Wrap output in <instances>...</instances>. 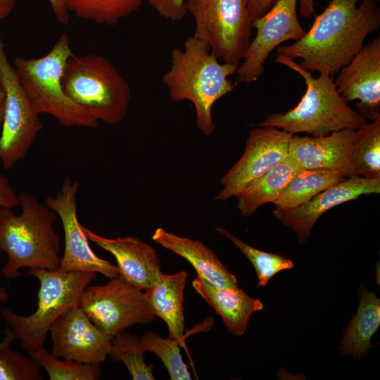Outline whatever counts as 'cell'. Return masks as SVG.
Listing matches in <instances>:
<instances>
[{
    "label": "cell",
    "mask_w": 380,
    "mask_h": 380,
    "mask_svg": "<svg viewBox=\"0 0 380 380\" xmlns=\"http://www.w3.org/2000/svg\"><path fill=\"white\" fill-rule=\"evenodd\" d=\"M377 0H331L311 28L277 53L300 58L301 68L333 76L362 49L367 36L380 27Z\"/></svg>",
    "instance_id": "obj_1"
},
{
    "label": "cell",
    "mask_w": 380,
    "mask_h": 380,
    "mask_svg": "<svg viewBox=\"0 0 380 380\" xmlns=\"http://www.w3.org/2000/svg\"><path fill=\"white\" fill-rule=\"evenodd\" d=\"M218 60L208 44L191 35L183 49H172L170 67L162 77L172 101L187 100L193 104L196 127L205 136L215 130L214 103L237 85L229 77L236 73L239 65Z\"/></svg>",
    "instance_id": "obj_2"
},
{
    "label": "cell",
    "mask_w": 380,
    "mask_h": 380,
    "mask_svg": "<svg viewBox=\"0 0 380 380\" xmlns=\"http://www.w3.org/2000/svg\"><path fill=\"white\" fill-rule=\"evenodd\" d=\"M18 199L20 215L0 207V251L7 256L1 274L14 279L23 267L58 270L61 243L53 228L56 213L28 192L20 194Z\"/></svg>",
    "instance_id": "obj_3"
},
{
    "label": "cell",
    "mask_w": 380,
    "mask_h": 380,
    "mask_svg": "<svg viewBox=\"0 0 380 380\" xmlns=\"http://www.w3.org/2000/svg\"><path fill=\"white\" fill-rule=\"evenodd\" d=\"M274 61L299 74L306 91L293 108L271 113L258 126L274 127L292 135L303 132L319 137L346 129L356 130L366 122L338 92L332 76L320 73L314 77L294 59L283 55L277 54Z\"/></svg>",
    "instance_id": "obj_4"
},
{
    "label": "cell",
    "mask_w": 380,
    "mask_h": 380,
    "mask_svg": "<svg viewBox=\"0 0 380 380\" xmlns=\"http://www.w3.org/2000/svg\"><path fill=\"white\" fill-rule=\"evenodd\" d=\"M65 94L98 122L115 125L125 118L131 88L113 63L102 55L74 53L61 80Z\"/></svg>",
    "instance_id": "obj_5"
},
{
    "label": "cell",
    "mask_w": 380,
    "mask_h": 380,
    "mask_svg": "<svg viewBox=\"0 0 380 380\" xmlns=\"http://www.w3.org/2000/svg\"><path fill=\"white\" fill-rule=\"evenodd\" d=\"M73 54L68 33L61 34L51 49L37 58L18 57L14 68L35 110L48 114L65 127L95 128L98 121L65 94L62 76Z\"/></svg>",
    "instance_id": "obj_6"
},
{
    "label": "cell",
    "mask_w": 380,
    "mask_h": 380,
    "mask_svg": "<svg viewBox=\"0 0 380 380\" xmlns=\"http://www.w3.org/2000/svg\"><path fill=\"white\" fill-rule=\"evenodd\" d=\"M29 274L40 284L37 307L29 315H18L7 308L1 314L21 348L30 353L44 346L53 322L68 310L78 306L83 291L96 278V273L81 271L30 269Z\"/></svg>",
    "instance_id": "obj_7"
},
{
    "label": "cell",
    "mask_w": 380,
    "mask_h": 380,
    "mask_svg": "<svg viewBox=\"0 0 380 380\" xmlns=\"http://www.w3.org/2000/svg\"><path fill=\"white\" fill-rule=\"evenodd\" d=\"M186 5L195 22L193 35L218 59L239 65L251 36L246 0H186Z\"/></svg>",
    "instance_id": "obj_8"
},
{
    "label": "cell",
    "mask_w": 380,
    "mask_h": 380,
    "mask_svg": "<svg viewBox=\"0 0 380 380\" xmlns=\"http://www.w3.org/2000/svg\"><path fill=\"white\" fill-rule=\"evenodd\" d=\"M0 89L4 94V112L0 134V160L4 170L24 158L42 129L35 110L6 56L0 38Z\"/></svg>",
    "instance_id": "obj_9"
},
{
    "label": "cell",
    "mask_w": 380,
    "mask_h": 380,
    "mask_svg": "<svg viewBox=\"0 0 380 380\" xmlns=\"http://www.w3.org/2000/svg\"><path fill=\"white\" fill-rule=\"evenodd\" d=\"M78 306L111 338L132 325L151 322L156 317L143 290L120 276L103 285L87 286Z\"/></svg>",
    "instance_id": "obj_10"
},
{
    "label": "cell",
    "mask_w": 380,
    "mask_h": 380,
    "mask_svg": "<svg viewBox=\"0 0 380 380\" xmlns=\"http://www.w3.org/2000/svg\"><path fill=\"white\" fill-rule=\"evenodd\" d=\"M298 0H277L264 15L251 22L256 30L237 69L238 81L251 84L264 72L270 53L281 43L298 40L305 31L297 15Z\"/></svg>",
    "instance_id": "obj_11"
},
{
    "label": "cell",
    "mask_w": 380,
    "mask_h": 380,
    "mask_svg": "<svg viewBox=\"0 0 380 380\" xmlns=\"http://www.w3.org/2000/svg\"><path fill=\"white\" fill-rule=\"evenodd\" d=\"M291 137L270 126L251 129L242 156L222 177V188L215 198L227 201L235 197L250 183L281 162L288 155Z\"/></svg>",
    "instance_id": "obj_12"
},
{
    "label": "cell",
    "mask_w": 380,
    "mask_h": 380,
    "mask_svg": "<svg viewBox=\"0 0 380 380\" xmlns=\"http://www.w3.org/2000/svg\"><path fill=\"white\" fill-rule=\"evenodd\" d=\"M79 183L64 179L54 197H48L45 203L59 217L64 233L65 248L58 270L100 273L108 278L119 276L117 265L99 257L91 249L89 239L77 217V194Z\"/></svg>",
    "instance_id": "obj_13"
},
{
    "label": "cell",
    "mask_w": 380,
    "mask_h": 380,
    "mask_svg": "<svg viewBox=\"0 0 380 380\" xmlns=\"http://www.w3.org/2000/svg\"><path fill=\"white\" fill-rule=\"evenodd\" d=\"M49 331L51 353L63 359L99 365L111 352L112 338L99 329L79 306L61 315Z\"/></svg>",
    "instance_id": "obj_14"
},
{
    "label": "cell",
    "mask_w": 380,
    "mask_h": 380,
    "mask_svg": "<svg viewBox=\"0 0 380 380\" xmlns=\"http://www.w3.org/2000/svg\"><path fill=\"white\" fill-rule=\"evenodd\" d=\"M380 178L353 175L319 192L306 203L293 208L274 207L273 214L305 243L317 220L329 210L355 200L362 195L379 194Z\"/></svg>",
    "instance_id": "obj_15"
},
{
    "label": "cell",
    "mask_w": 380,
    "mask_h": 380,
    "mask_svg": "<svg viewBox=\"0 0 380 380\" xmlns=\"http://www.w3.org/2000/svg\"><path fill=\"white\" fill-rule=\"evenodd\" d=\"M334 81L346 101L358 100L357 112L365 119L380 118V37L374 38L339 70Z\"/></svg>",
    "instance_id": "obj_16"
},
{
    "label": "cell",
    "mask_w": 380,
    "mask_h": 380,
    "mask_svg": "<svg viewBox=\"0 0 380 380\" xmlns=\"http://www.w3.org/2000/svg\"><path fill=\"white\" fill-rule=\"evenodd\" d=\"M355 133L354 129H346L319 137L293 134L288 156L302 169L328 170L353 176Z\"/></svg>",
    "instance_id": "obj_17"
},
{
    "label": "cell",
    "mask_w": 380,
    "mask_h": 380,
    "mask_svg": "<svg viewBox=\"0 0 380 380\" xmlns=\"http://www.w3.org/2000/svg\"><path fill=\"white\" fill-rule=\"evenodd\" d=\"M82 229L89 241L114 256L120 277L143 291L154 285L162 272L153 246L134 236L106 238Z\"/></svg>",
    "instance_id": "obj_18"
},
{
    "label": "cell",
    "mask_w": 380,
    "mask_h": 380,
    "mask_svg": "<svg viewBox=\"0 0 380 380\" xmlns=\"http://www.w3.org/2000/svg\"><path fill=\"white\" fill-rule=\"evenodd\" d=\"M152 239L157 244L186 259L197 275L218 287L238 288L236 277L203 243L157 228Z\"/></svg>",
    "instance_id": "obj_19"
},
{
    "label": "cell",
    "mask_w": 380,
    "mask_h": 380,
    "mask_svg": "<svg viewBox=\"0 0 380 380\" xmlns=\"http://www.w3.org/2000/svg\"><path fill=\"white\" fill-rule=\"evenodd\" d=\"M192 286L222 319L229 333L241 336L247 330L251 316L263 310V303L249 296L243 289L218 287L197 275Z\"/></svg>",
    "instance_id": "obj_20"
},
{
    "label": "cell",
    "mask_w": 380,
    "mask_h": 380,
    "mask_svg": "<svg viewBox=\"0 0 380 380\" xmlns=\"http://www.w3.org/2000/svg\"><path fill=\"white\" fill-rule=\"evenodd\" d=\"M186 279L185 271L173 274L161 272L154 285L144 292L155 316L167 324L169 336L180 343L184 332L183 292Z\"/></svg>",
    "instance_id": "obj_21"
},
{
    "label": "cell",
    "mask_w": 380,
    "mask_h": 380,
    "mask_svg": "<svg viewBox=\"0 0 380 380\" xmlns=\"http://www.w3.org/2000/svg\"><path fill=\"white\" fill-rule=\"evenodd\" d=\"M360 303L355 315L345 329L339 350L343 355L361 359L372 347L371 338L380 324V299L376 293L360 287Z\"/></svg>",
    "instance_id": "obj_22"
},
{
    "label": "cell",
    "mask_w": 380,
    "mask_h": 380,
    "mask_svg": "<svg viewBox=\"0 0 380 380\" xmlns=\"http://www.w3.org/2000/svg\"><path fill=\"white\" fill-rule=\"evenodd\" d=\"M302 168L288 155L278 165L246 186L235 197L236 208L251 216L262 205L272 203Z\"/></svg>",
    "instance_id": "obj_23"
},
{
    "label": "cell",
    "mask_w": 380,
    "mask_h": 380,
    "mask_svg": "<svg viewBox=\"0 0 380 380\" xmlns=\"http://www.w3.org/2000/svg\"><path fill=\"white\" fill-rule=\"evenodd\" d=\"M346 177L332 170L302 169L290 180L272 203L277 208H296Z\"/></svg>",
    "instance_id": "obj_24"
},
{
    "label": "cell",
    "mask_w": 380,
    "mask_h": 380,
    "mask_svg": "<svg viewBox=\"0 0 380 380\" xmlns=\"http://www.w3.org/2000/svg\"><path fill=\"white\" fill-rule=\"evenodd\" d=\"M352 159L353 175L380 178V118L355 130Z\"/></svg>",
    "instance_id": "obj_25"
},
{
    "label": "cell",
    "mask_w": 380,
    "mask_h": 380,
    "mask_svg": "<svg viewBox=\"0 0 380 380\" xmlns=\"http://www.w3.org/2000/svg\"><path fill=\"white\" fill-rule=\"evenodd\" d=\"M145 0H65L70 13L96 24L114 26L138 11Z\"/></svg>",
    "instance_id": "obj_26"
},
{
    "label": "cell",
    "mask_w": 380,
    "mask_h": 380,
    "mask_svg": "<svg viewBox=\"0 0 380 380\" xmlns=\"http://www.w3.org/2000/svg\"><path fill=\"white\" fill-rule=\"evenodd\" d=\"M28 354L39 367L46 370L51 380H96L101 376L99 365L61 360L49 353L44 346Z\"/></svg>",
    "instance_id": "obj_27"
},
{
    "label": "cell",
    "mask_w": 380,
    "mask_h": 380,
    "mask_svg": "<svg viewBox=\"0 0 380 380\" xmlns=\"http://www.w3.org/2000/svg\"><path fill=\"white\" fill-rule=\"evenodd\" d=\"M141 338L123 331L111 339L110 357L124 363L134 380H154L153 367L146 365Z\"/></svg>",
    "instance_id": "obj_28"
},
{
    "label": "cell",
    "mask_w": 380,
    "mask_h": 380,
    "mask_svg": "<svg viewBox=\"0 0 380 380\" xmlns=\"http://www.w3.org/2000/svg\"><path fill=\"white\" fill-rule=\"evenodd\" d=\"M216 231L234 243L251 262L258 277V286H265L278 272L293 267V262L280 255L257 249L238 239L222 227Z\"/></svg>",
    "instance_id": "obj_29"
},
{
    "label": "cell",
    "mask_w": 380,
    "mask_h": 380,
    "mask_svg": "<svg viewBox=\"0 0 380 380\" xmlns=\"http://www.w3.org/2000/svg\"><path fill=\"white\" fill-rule=\"evenodd\" d=\"M145 351L156 354L163 363L171 380H189L191 374L180 352L181 343L170 336L161 337L157 332L146 331L141 338Z\"/></svg>",
    "instance_id": "obj_30"
},
{
    "label": "cell",
    "mask_w": 380,
    "mask_h": 380,
    "mask_svg": "<svg viewBox=\"0 0 380 380\" xmlns=\"http://www.w3.org/2000/svg\"><path fill=\"white\" fill-rule=\"evenodd\" d=\"M39 366L30 357L11 350L0 349V380H42Z\"/></svg>",
    "instance_id": "obj_31"
},
{
    "label": "cell",
    "mask_w": 380,
    "mask_h": 380,
    "mask_svg": "<svg viewBox=\"0 0 380 380\" xmlns=\"http://www.w3.org/2000/svg\"><path fill=\"white\" fill-rule=\"evenodd\" d=\"M159 15L166 20L178 22L187 14L186 0H146Z\"/></svg>",
    "instance_id": "obj_32"
},
{
    "label": "cell",
    "mask_w": 380,
    "mask_h": 380,
    "mask_svg": "<svg viewBox=\"0 0 380 380\" xmlns=\"http://www.w3.org/2000/svg\"><path fill=\"white\" fill-rule=\"evenodd\" d=\"M19 205L18 195L10 185L8 178L0 174V207L12 208Z\"/></svg>",
    "instance_id": "obj_33"
},
{
    "label": "cell",
    "mask_w": 380,
    "mask_h": 380,
    "mask_svg": "<svg viewBox=\"0 0 380 380\" xmlns=\"http://www.w3.org/2000/svg\"><path fill=\"white\" fill-rule=\"evenodd\" d=\"M277 0H246L251 22L264 15Z\"/></svg>",
    "instance_id": "obj_34"
},
{
    "label": "cell",
    "mask_w": 380,
    "mask_h": 380,
    "mask_svg": "<svg viewBox=\"0 0 380 380\" xmlns=\"http://www.w3.org/2000/svg\"><path fill=\"white\" fill-rule=\"evenodd\" d=\"M48 1L57 21L63 25H68L70 22V13L66 6L65 0Z\"/></svg>",
    "instance_id": "obj_35"
},
{
    "label": "cell",
    "mask_w": 380,
    "mask_h": 380,
    "mask_svg": "<svg viewBox=\"0 0 380 380\" xmlns=\"http://www.w3.org/2000/svg\"><path fill=\"white\" fill-rule=\"evenodd\" d=\"M9 296L5 288L0 286V301L6 302L8 300ZM4 338L0 341V349L11 346V343L15 340V337L10 328L6 327L4 330Z\"/></svg>",
    "instance_id": "obj_36"
},
{
    "label": "cell",
    "mask_w": 380,
    "mask_h": 380,
    "mask_svg": "<svg viewBox=\"0 0 380 380\" xmlns=\"http://www.w3.org/2000/svg\"><path fill=\"white\" fill-rule=\"evenodd\" d=\"M16 0H0V21L8 18L15 6Z\"/></svg>",
    "instance_id": "obj_37"
},
{
    "label": "cell",
    "mask_w": 380,
    "mask_h": 380,
    "mask_svg": "<svg viewBox=\"0 0 380 380\" xmlns=\"http://www.w3.org/2000/svg\"><path fill=\"white\" fill-rule=\"evenodd\" d=\"M298 3L301 16L308 18L314 13L315 0H298Z\"/></svg>",
    "instance_id": "obj_38"
},
{
    "label": "cell",
    "mask_w": 380,
    "mask_h": 380,
    "mask_svg": "<svg viewBox=\"0 0 380 380\" xmlns=\"http://www.w3.org/2000/svg\"><path fill=\"white\" fill-rule=\"evenodd\" d=\"M4 94L2 90L0 89V127L2 124L4 112Z\"/></svg>",
    "instance_id": "obj_39"
}]
</instances>
